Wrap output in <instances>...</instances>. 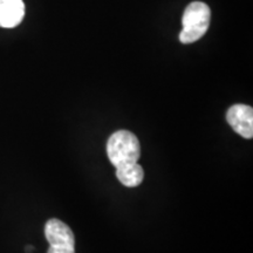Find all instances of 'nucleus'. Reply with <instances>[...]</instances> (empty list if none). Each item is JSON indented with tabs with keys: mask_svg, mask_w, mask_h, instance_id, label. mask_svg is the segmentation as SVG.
<instances>
[{
	"mask_svg": "<svg viewBox=\"0 0 253 253\" xmlns=\"http://www.w3.org/2000/svg\"><path fill=\"white\" fill-rule=\"evenodd\" d=\"M211 11L207 4L202 1L191 2L185 8L182 18L183 28L179 33L182 43H192L201 39L207 33L210 25Z\"/></svg>",
	"mask_w": 253,
	"mask_h": 253,
	"instance_id": "2",
	"label": "nucleus"
},
{
	"mask_svg": "<svg viewBox=\"0 0 253 253\" xmlns=\"http://www.w3.org/2000/svg\"><path fill=\"white\" fill-rule=\"evenodd\" d=\"M107 155L114 167L137 163L141 156V145L136 135L130 131L119 130L107 142Z\"/></svg>",
	"mask_w": 253,
	"mask_h": 253,
	"instance_id": "1",
	"label": "nucleus"
},
{
	"mask_svg": "<svg viewBox=\"0 0 253 253\" xmlns=\"http://www.w3.org/2000/svg\"><path fill=\"white\" fill-rule=\"evenodd\" d=\"M116 177L120 182L128 188H136L143 182L144 171L138 163L125 164L116 167Z\"/></svg>",
	"mask_w": 253,
	"mask_h": 253,
	"instance_id": "6",
	"label": "nucleus"
},
{
	"mask_svg": "<svg viewBox=\"0 0 253 253\" xmlns=\"http://www.w3.org/2000/svg\"><path fill=\"white\" fill-rule=\"evenodd\" d=\"M25 4L23 0H0V27L13 28L23 21Z\"/></svg>",
	"mask_w": 253,
	"mask_h": 253,
	"instance_id": "5",
	"label": "nucleus"
},
{
	"mask_svg": "<svg viewBox=\"0 0 253 253\" xmlns=\"http://www.w3.org/2000/svg\"><path fill=\"white\" fill-rule=\"evenodd\" d=\"M226 120L237 134L244 138L253 137V109L246 104H235L227 110Z\"/></svg>",
	"mask_w": 253,
	"mask_h": 253,
	"instance_id": "4",
	"label": "nucleus"
},
{
	"mask_svg": "<svg viewBox=\"0 0 253 253\" xmlns=\"http://www.w3.org/2000/svg\"><path fill=\"white\" fill-rule=\"evenodd\" d=\"M45 236L49 243L47 253H75V239L73 231L63 221L52 218L45 225Z\"/></svg>",
	"mask_w": 253,
	"mask_h": 253,
	"instance_id": "3",
	"label": "nucleus"
}]
</instances>
